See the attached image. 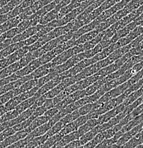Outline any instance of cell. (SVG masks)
I'll return each instance as SVG.
<instances>
[{"mask_svg": "<svg viewBox=\"0 0 143 148\" xmlns=\"http://www.w3.org/2000/svg\"><path fill=\"white\" fill-rule=\"evenodd\" d=\"M138 147H143V143H142V144H141L140 145H139V146H138Z\"/></svg>", "mask_w": 143, "mask_h": 148, "instance_id": "cell-54", "label": "cell"}, {"mask_svg": "<svg viewBox=\"0 0 143 148\" xmlns=\"http://www.w3.org/2000/svg\"><path fill=\"white\" fill-rule=\"evenodd\" d=\"M89 119L90 115L89 113L87 114V115H81L79 118H77L76 120H73L71 123L66 125L59 132L62 135V136H64V135H67V134L70 133V132H73V131L75 130H77L81 125L84 124L87 120Z\"/></svg>", "mask_w": 143, "mask_h": 148, "instance_id": "cell-4", "label": "cell"}, {"mask_svg": "<svg viewBox=\"0 0 143 148\" xmlns=\"http://www.w3.org/2000/svg\"><path fill=\"white\" fill-rule=\"evenodd\" d=\"M37 83H38V79H35V78L26 81V82L23 83L21 86L18 87L20 93H22V92H24L28 91V90H30V89L36 87V86H37Z\"/></svg>", "mask_w": 143, "mask_h": 148, "instance_id": "cell-35", "label": "cell"}, {"mask_svg": "<svg viewBox=\"0 0 143 148\" xmlns=\"http://www.w3.org/2000/svg\"><path fill=\"white\" fill-rule=\"evenodd\" d=\"M137 26H138V24H136V22H135V21H132V22H130V24H127V25H126L125 27H124L123 28H122V29L117 31L116 34H115L111 37V38H110L111 43L116 42V41H118L120 38L127 36V35L132 30H133Z\"/></svg>", "mask_w": 143, "mask_h": 148, "instance_id": "cell-13", "label": "cell"}, {"mask_svg": "<svg viewBox=\"0 0 143 148\" xmlns=\"http://www.w3.org/2000/svg\"><path fill=\"white\" fill-rule=\"evenodd\" d=\"M79 90V86H78V83L77 82L74 83V84L71 85V86L67 87L64 90H63L62 91L60 92L58 95H56V96L54 97L53 98V101L54 104H55V106H56L58 103L62 101L64 98H65L66 97L68 96L69 95H70V94L72 93V92H74L75 91H76V90Z\"/></svg>", "mask_w": 143, "mask_h": 148, "instance_id": "cell-14", "label": "cell"}, {"mask_svg": "<svg viewBox=\"0 0 143 148\" xmlns=\"http://www.w3.org/2000/svg\"><path fill=\"white\" fill-rule=\"evenodd\" d=\"M21 102H22V100L21 99L20 95H16V96L14 97V98H11V99L9 100L8 102H7L4 106L7 111L12 110H14V109H15V108H16L19 103H21Z\"/></svg>", "mask_w": 143, "mask_h": 148, "instance_id": "cell-36", "label": "cell"}, {"mask_svg": "<svg viewBox=\"0 0 143 148\" xmlns=\"http://www.w3.org/2000/svg\"><path fill=\"white\" fill-rule=\"evenodd\" d=\"M24 9L23 8V7H21L20 4L18 6H17V7H15V8L14 9H12L11 12H9V13H7L9 19V18L15 17V16H17L19 14H21L22 13V12H23V10H24Z\"/></svg>", "mask_w": 143, "mask_h": 148, "instance_id": "cell-45", "label": "cell"}, {"mask_svg": "<svg viewBox=\"0 0 143 148\" xmlns=\"http://www.w3.org/2000/svg\"><path fill=\"white\" fill-rule=\"evenodd\" d=\"M142 93H143V88L140 87L138 90L132 92L131 93L129 94V95L125 98V100H124L122 103L126 107V106H129V105L131 104L132 103H133L135 100L138 99V98H139Z\"/></svg>", "mask_w": 143, "mask_h": 148, "instance_id": "cell-29", "label": "cell"}, {"mask_svg": "<svg viewBox=\"0 0 143 148\" xmlns=\"http://www.w3.org/2000/svg\"><path fill=\"white\" fill-rule=\"evenodd\" d=\"M20 33H21V32H20L19 29H18L17 27L13 28V29H9V31H7V32H5L6 36H7V38H14L15 36H16V35L18 34H20Z\"/></svg>", "mask_w": 143, "mask_h": 148, "instance_id": "cell-46", "label": "cell"}, {"mask_svg": "<svg viewBox=\"0 0 143 148\" xmlns=\"http://www.w3.org/2000/svg\"><path fill=\"white\" fill-rule=\"evenodd\" d=\"M62 135H61L60 132H58V133L55 134L53 136L50 137L45 142L43 145L41 146V147L43 148H46V147H53L54 145H55L56 143H58L61 139L62 138Z\"/></svg>", "mask_w": 143, "mask_h": 148, "instance_id": "cell-34", "label": "cell"}, {"mask_svg": "<svg viewBox=\"0 0 143 148\" xmlns=\"http://www.w3.org/2000/svg\"><path fill=\"white\" fill-rule=\"evenodd\" d=\"M19 94H21L19 92V90H18V88H16L9 90L8 92L1 95H0V106L4 105L7 102H8L11 98H14V97L16 96V95H19Z\"/></svg>", "mask_w": 143, "mask_h": 148, "instance_id": "cell-32", "label": "cell"}, {"mask_svg": "<svg viewBox=\"0 0 143 148\" xmlns=\"http://www.w3.org/2000/svg\"><path fill=\"white\" fill-rule=\"evenodd\" d=\"M47 110V108L45 107V106L43 105V106H39V107L36 108L35 109V110L33 111V114L31 115V117L35 119V118H37V117H39V116H41V115H44V113H45Z\"/></svg>", "mask_w": 143, "mask_h": 148, "instance_id": "cell-44", "label": "cell"}, {"mask_svg": "<svg viewBox=\"0 0 143 148\" xmlns=\"http://www.w3.org/2000/svg\"><path fill=\"white\" fill-rule=\"evenodd\" d=\"M56 75H58V74L55 73L53 70H52V69H50V72H49L47 75L38 78V83H37V86H38V88L41 87V86H43L44 84H45L46 83L48 82L49 81H50V80H52L53 78H55Z\"/></svg>", "mask_w": 143, "mask_h": 148, "instance_id": "cell-38", "label": "cell"}, {"mask_svg": "<svg viewBox=\"0 0 143 148\" xmlns=\"http://www.w3.org/2000/svg\"><path fill=\"white\" fill-rule=\"evenodd\" d=\"M100 23L98 22L97 20L95 18L94 20H93L92 21H91L89 24H85L83 27L79 28V29L75 32L73 33V36H72V39H77V38H79V36H81V35L87 33V32H91V31L94 30L96 28V27Z\"/></svg>", "mask_w": 143, "mask_h": 148, "instance_id": "cell-15", "label": "cell"}, {"mask_svg": "<svg viewBox=\"0 0 143 148\" xmlns=\"http://www.w3.org/2000/svg\"><path fill=\"white\" fill-rule=\"evenodd\" d=\"M41 65H42V64H41L39 58H36V59H33V61H30L29 64H28L24 68H22L21 69L18 70V71H16L15 73L18 75V78H21V77L24 76V75H27L28 74H30L32 72L34 71L37 68L41 66Z\"/></svg>", "mask_w": 143, "mask_h": 148, "instance_id": "cell-12", "label": "cell"}, {"mask_svg": "<svg viewBox=\"0 0 143 148\" xmlns=\"http://www.w3.org/2000/svg\"><path fill=\"white\" fill-rule=\"evenodd\" d=\"M100 32H98L97 29H94V30L91 31V32H87V33L81 35L79 38L76 39V45L78 44H83L84 43L87 42V41H90L92 38L96 37L99 34Z\"/></svg>", "mask_w": 143, "mask_h": 148, "instance_id": "cell-27", "label": "cell"}, {"mask_svg": "<svg viewBox=\"0 0 143 148\" xmlns=\"http://www.w3.org/2000/svg\"><path fill=\"white\" fill-rule=\"evenodd\" d=\"M120 1H121V0H106V1H104V2H103L99 7H97V9L101 13V12H104L106 9H109L110 7H111L112 6L115 5L116 3L119 2Z\"/></svg>", "mask_w": 143, "mask_h": 148, "instance_id": "cell-41", "label": "cell"}, {"mask_svg": "<svg viewBox=\"0 0 143 148\" xmlns=\"http://www.w3.org/2000/svg\"><path fill=\"white\" fill-rule=\"evenodd\" d=\"M37 98H38V97H36V95L31 97V98H28V99L22 101L21 103H19V104L15 108V109L21 114L22 112H24V111L27 110L28 108L31 107V106L34 104V103L36 102Z\"/></svg>", "mask_w": 143, "mask_h": 148, "instance_id": "cell-26", "label": "cell"}, {"mask_svg": "<svg viewBox=\"0 0 143 148\" xmlns=\"http://www.w3.org/2000/svg\"><path fill=\"white\" fill-rule=\"evenodd\" d=\"M77 81L78 80L76 75L64 78V79H62L60 82L55 86V87H54L53 88L51 89L50 90H49L48 92H45L43 95H45V98H47V99H48V98H53L54 97L58 95L61 91L64 90L66 88L71 86V85L74 84V83H75L76 82H77Z\"/></svg>", "mask_w": 143, "mask_h": 148, "instance_id": "cell-2", "label": "cell"}, {"mask_svg": "<svg viewBox=\"0 0 143 148\" xmlns=\"http://www.w3.org/2000/svg\"><path fill=\"white\" fill-rule=\"evenodd\" d=\"M120 68H121V66L115 61V62L112 63L111 64L108 65V66L100 69L96 74H97L98 75H101V76H106L109 74L115 72L118 69H119Z\"/></svg>", "mask_w": 143, "mask_h": 148, "instance_id": "cell-28", "label": "cell"}, {"mask_svg": "<svg viewBox=\"0 0 143 148\" xmlns=\"http://www.w3.org/2000/svg\"><path fill=\"white\" fill-rule=\"evenodd\" d=\"M15 132H16V131L14 130L13 127H9L4 130L2 132H0V143H1L4 140H5L7 137L14 134Z\"/></svg>", "mask_w": 143, "mask_h": 148, "instance_id": "cell-43", "label": "cell"}, {"mask_svg": "<svg viewBox=\"0 0 143 148\" xmlns=\"http://www.w3.org/2000/svg\"><path fill=\"white\" fill-rule=\"evenodd\" d=\"M79 116H81V115L80 113H79V110L77 109V110H74L73 112H70V113L67 114L65 116L63 117L62 119H60V120L63 124L64 125V126H65L66 125L68 124V123H71V122L73 121V120H76L77 118H79Z\"/></svg>", "mask_w": 143, "mask_h": 148, "instance_id": "cell-37", "label": "cell"}, {"mask_svg": "<svg viewBox=\"0 0 143 148\" xmlns=\"http://www.w3.org/2000/svg\"><path fill=\"white\" fill-rule=\"evenodd\" d=\"M79 12L77 8L73 9L70 12L67 13L64 16H62V17L58 18L55 19V22H56L57 27H60V26H64L65 24H68L70 21H73L75 18H77V16L79 14Z\"/></svg>", "mask_w": 143, "mask_h": 148, "instance_id": "cell-16", "label": "cell"}, {"mask_svg": "<svg viewBox=\"0 0 143 148\" xmlns=\"http://www.w3.org/2000/svg\"><path fill=\"white\" fill-rule=\"evenodd\" d=\"M84 96H86L85 89L76 90V91H75L70 94V95H69L68 96L66 97L65 98H64L62 101L58 103L55 106H56L59 110H60V109L63 108H64L65 106L71 104V103H74V102L78 101V100L80 99V98H83V97Z\"/></svg>", "mask_w": 143, "mask_h": 148, "instance_id": "cell-6", "label": "cell"}, {"mask_svg": "<svg viewBox=\"0 0 143 148\" xmlns=\"http://www.w3.org/2000/svg\"><path fill=\"white\" fill-rule=\"evenodd\" d=\"M84 58V54H83V52L77 53L76 55H74L73 56H72L71 58H69L68 60L65 61L63 64L58 65V66H54V67L51 68L52 70H53L58 75L63 73L65 71L68 70V69H71L72 67H73L74 66H75L77 64L81 61V60H83Z\"/></svg>", "mask_w": 143, "mask_h": 148, "instance_id": "cell-3", "label": "cell"}, {"mask_svg": "<svg viewBox=\"0 0 143 148\" xmlns=\"http://www.w3.org/2000/svg\"><path fill=\"white\" fill-rule=\"evenodd\" d=\"M64 147H69V148L82 147V144H81L79 139H78V140H73V141H72L71 143L67 144Z\"/></svg>", "mask_w": 143, "mask_h": 148, "instance_id": "cell-49", "label": "cell"}, {"mask_svg": "<svg viewBox=\"0 0 143 148\" xmlns=\"http://www.w3.org/2000/svg\"><path fill=\"white\" fill-rule=\"evenodd\" d=\"M50 137H51L50 134L48 132H46L44 135H41L38 137H35L32 138L29 141L26 146V148H33V147H41V146L45 143V142Z\"/></svg>", "mask_w": 143, "mask_h": 148, "instance_id": "cell-17", "label": "cell"}, {"mask_svg": "<svg viewBox=\"0 0 143 148\" xmlns=\"http://www.w3.org/2000/svg\"><path fill=\"white\" fill-rule=\"evenodd\" d=\"M101 77V75H98L97 74L95 73L94 74V75L87 77V78H84V79L77 81V83H78L79 90H83V89L87 88L88 86H89L90 85L92 84V83H94L95 81H96L98 79H99Z\"/></svg>", "mask_w": 143, "mask_h": 148, "instance_id": "cell-24", "label": "cell"}, {"mask_svg": "<svg viewBox=\"0 0 143 148\" xmlns=\"http://www.w3.org/2000/svg\"><path fill=\"white\" fill-rule=\"evenodd\" d=\"M60 110L58 108L56 107V106H55V107L52 108H50L48 109L46 112L44 113V115H45V116L48 117L49 118H52L54 115H55V114H57L58 112V111Z\"/></svg>", "mask_w": 143, "mask_h": 148, "instance_id": "cell-48", "label": "cell"}, {"mask_svg": "<svg viewBox=\"0 0 143 148\" xmlns=\"http://www.w3.org/2000/svg\"><path fill=\"white\" fill-rule=\"evenodd\" d=\"M59 11L58 9L54 8L53 10H51L50 12H47V14L43 16L40 21L39 24H43V25H45V24H47V23L50 22V21H53V20L56 19L58 17V13H59Z\"/></svg>", "mask_w": 143, "mask_h": 148, "instance_id": "cell-31", "label": "cell"}, {"mask_svg": "<svg viewBox=\"0 0 143 148\" xmlns=\"http://www.w3.org/2000/svg\"><path fill=\"white\" fill-rule=\"evenodd\" d=\"M62 80V77L60 76V75H58L55 77V78H53L52 80L49 81L48 82L46 83L45 84H44L43 86H42L41 87H40L38 88V90H37L36 93L35 94L36 97L39 98L40 96L43 95V94H45V92H48L49 90H50L51 89H53L54 87L57 86L61 81Z\"/></svg>", "mask_w": 143, "mask_h": 148, "instance_id": "cell-11", "label": "cell"}, {"mask_svg": "<svg viewBox=\"0 0 143 148\" xmlns=\"http://www.w3.org/2000/svg\"><path fill=\"white\" fill-rule=\"evenodd\" d=\"M125 108V106H124L123 103H121V104L118 105V106L115 107L114 108L111 109V110H108V112H105V113L102 114V115H101L100 116H98V118H97L98 124L101 125L104 123H106V122L110 120L111 118L116 116V115H118V114H119L120 112H123Z\"/></svg>", "mask_w": 143, "mask_h": 148, "instance_id": "cell-8", "label": "cell"}, {"mask_svg": "<svg viewBox=\"0 0 143 148\" xmlns=\"http://www.w3.org/2000/svg\"><path fill=\"white\" fill-rule=\"evenodd\" d=\"M81 135H83V134L81 133V131L79 129H77V130L73 131V132L63 136L62 138L58 143H56L53 147H64L67 144L71 143L73 140H78V139L80 138Z\"/></svg>", "mask_w": 143, "mask_h": 148, "instance_id": "cell-10", "label": "cell"}, {"mask_svg": "<svg viewBox=\"0 0 143 148\" xmlns=\"http://www.w3.org/2000/svg\"><path fill=\"white\" fill-rule=\"evenodd\" d=\"M105 139L104 134L102 132H98V134H96L95 135V137L92 140H91L89 142L85 144L84 145H83L82 147H86V148H93V147H96V146L98 145L99 143H101L103 140Z\"/></svg>", "mask_w": 143, "mask_h": 148, "instance_id": "cell-33", "label": "cell"}, {"mask_svg": "<svg viewBox=\"0 0 143 148\" xmlns=\"http://www.w3.org/2000/svg\"><path fill=\"white\" fill-rule=\"evenodd\" d=\"M143 33V27L142 26H137L133 30H132L127 36L123 37V38H120L118 41L115 42L117 48H121L122 46H124L125 45L130 44L132 41L136 38L137 37L139 36Z\"/></svg>", "mask_w": 143, "mask_h": 148, "instance_id": "cell-5", "label": "cell"}, {"mask_svg": "<svg viewBox=\"0 0 143 148\" xmlns=\"http://www.w3.org/2000/svg\"><path fill=\"white\" fill-rule=\"evenodd\" d=\"M106 82H108V81L106 76H101L99 79H98L97 81H95L94 83H92V84L90 85L89 86H88L87 88H85L86 96L94 93L95 92L97 91L98 89L101 88V86Z\"/></svg>", "mask_w": 143, "mask_h": 148, "instance_id": "cell-21", "label": "cell"}, {"mask_svg": "<svg viewBox=\"0 0 143 148\" xmlns=\"http://www.w3.org/2000/svg\"><path fill=\"white\" fill-rule=\"evenodd\" d=\"M12 44H13V43H12V38H7V39H6L4 42L0 43V51L2 50L3 49H4V48L7 47V46H8Z\"/></svg>", "mask_w": 143, "mask_h": 148, "instance_id": "cell-51", "label": "cell"}, {"mask_svg": "<svg viewBox=\"0 0 143 148\" xmlns=\"http://www.w3.org/2000/svg\"><path fill=\"white\" fill-rule=\"evenodd\" d=\"M49 120H50V118L44 115H41V116H39V117H37V118L33 120V121H32V123H30V125H29L28 127L27 128H26L25 130L28 132V133H30L32 130L36 129V127H39V126L41 125L47 123Z\"/></svg>", "mask_w": 143, "mask_h": 148, "instance_id": "cell-25", "label": "cell"}, {"mask_svg": "<svg viewBox=\"0 0 143 148\" xmlns=\"http://www.w3.org/2000/svg\"><path fill=\"white\" fill-rule=\"evenodd\" d=\"M31 140V138L27 135L26 137H25L24 138L21 139L20 140L16 142V143H14L12 145L9 146V147H14V148H22V147H26V145L29 143V141Z\"/></svg>", "mask_w": 143, "mask_h": 148, "instance_id": "cell-42", "label": "cell"}, {"mask_svg": "<svg viewBox=\"0 0 143 148\" xmlns=\"http://www.w3.org/2000/svg\"><path fill=\"white\" fill-rule=\"evenodd\" d=\"M123 134V132L121 130H119L118 132H117L116 135H115L113 137H112V138H108V139H104V140H103L101 143H99V144L96 146V147L102 148V147H111L113 145L116 144V142L118 141V139L122 136Z\"/></svg>", "mask_w": 143, "mask_h": 148, "instance_id": "cell-23", "label": "cell"}, {"mask_svg": "<svg viewBox=\"0 0 143 148\" xmlns=\"http://www.w3.org/2000/svg\"><path fill=\"white\" fill-rule=\"evenodd\" d=\"M140 55L141 56H142V57H143V49H142V50L141 51H140Z\"/></svg>", "mask_w": 143, "mask_h": 148, "instance_id": "cell-53", "label": "cell"}, {"mask_svg": "<svg viewBox=\"0 0 143 148\" xmlns=\"http://www.w3.org/2000/svg\"><path fill=\"white\" fill-rule=\"evenodd\" d=\"M21 21L22 20H21L19 16L9 18L7 21H5V22L0 25V35L9 31V29L16 27Z\"/></svg>", "mask_w": 143, "mask_h": 148, "instance_id": "cell-18", "label": "cell"}, {"mask_svg": "<svg viewBox=\"0 0 143 148\" xmlns=\"http://www.w3.org/2000/svg\"><path fill=\"white\" fill-rule=\"evenodd\" d=\"M40 37L37 35V34H36L33 35V36H30L29 38H26V40H24V44H25V46H30L31 45V44H34L36 41H38V39H39Z\"/></svg>", "mask_w": 143, "mask_h": 148, "instance_id": "cell-47", "label": "cell"}, {"mask_svg": "<svg viewBox=\"0 0 143 148\" xmlns=\"http://www.w3.org/2000/svg\"><path fill=\"white\" fill-rule=\"evenodd\" d=\"M116 49H117L116 45L115 43H112L110 46H107V47L104 48L101 51L98 52L97 54H96L94 57L95 61L97 62L98 61L104 59V58H106L108 56H109L113 51H114Z\"/></svg>", "mask_w": 143, "mask_h": 148, "instance_id": "cell-22", "label": "cell"}, {"mask_svg": "<svg viewBox=\"0 0 143 148\" xmlns=\"http://www.w3.org/2000/svg\"><path fill=\"white\" fill-rule=\"evenodd\" d=\"M18 115H20V113L16 110V109L7 111V112H5L2 116L0 117V123H4V122L14 119V118H16Z\"/></svg>", "mask_w": 143, "mask_h": 148, "instance_id": "cell-39", "label": "cell"}, {"mask_svg": "<svg viewBox=\"0 0 143 148\" xmlns=\"http://www.w3.org/2000/svg\"><path fill=\"white\" fill-rule=\"evenodd\" d=\"M43 106H45L47 108V110L50 108H52L55 107V104H54L53 98H48L45 101V103H43Z\"/></svg>", "mask_w": 143, "mask_h": 148, "instance_id": "cell-50", "label": "cell"}, {"mask_svg": "<svg viewBox=\"0 0 143 148\" xmlns=\"http://www.w3.org/2000/svg\"><path fill=\"white\" fill-rule=\"evenodd\" d=\"M10 0H0V9L5 6Z\"/></svg>", "mask_w": 143, "mask_h": 148, "instance_id": "cell-52", "label": "cell"}, {"mask_svg": "<svg viewBox=\"0 0 143 148\" xmlns=\"http://www.w3.org/2000/svg\"><path fill=\"white\" fill-rule=\"evenodd\" d=\"M84 51V49H83V44H78V45L74 46L73 47L70 48V49H67V50L64 51L60 54L57 56L55 58H54L50 63L52 64V68L54 66H58L63 64L67 60L71 58L74 55H76L77 53H81V52Z\"/></svg>", "mask_w": 143, "mask_h": 148, "instance_id": "cell-1", "label": "cell"}, {"mask_svg": "<svg viewBox=\"0 0 143 148\" xmlns=\"http://www.w3.org/2000/svg\"><path fill=\"white\" fill-rule=\"evenodd\" d=\"M43 27V24H38L36 26L28 27V29H26V30H24V32H21V33L18 34L16 36H15L14 38H12V43H16L18 42V41H24V40L29 38L30 36H33V35L38 33V32L42 29Z\"/></svg>", "mask_w": 143, "mask_h": 148, "instance_id": "cell-7", "label": "cell"}, {"mask_svg": "<svg viewBox=\"0 0 143 148\" xmlns=\"http://www.w3.org/2000/svg\"><path fill=\"white\" fill-rule=\"evenodd\" d=\"M28 135V132L26 130L17 131L14 134L7 137L5 140H4L1 143H0V147H8L10 145H12V144L21 140V139L26 137Z\"/></svg>", "mask_w": 143, "mask_h": 148, "instance_id": "cell-9", "label": "cell"}, {"mask_svg": "<svg viewBox=\"0 0 143 148\" xmlns=\"http://www.w3.org/2000/svg\"><path fill=\"white\" fill-rule=\"evenodd\" d=\"M33 119H34V118H32L31 116L29 117L28 119L24 120V121L21 122V123L14 125L13 128L14 129V130L16 131V132H17V131H20V130H25L26 128H27L29 125H30V123H32V121H33Z\"/></svg>", "mask_w": 143, "mask_h": 148, "instance_id": "cell-40", "label": "cell"}, {"mask_svg": "<svg viewBox=\"0 0 143 148\" xmlns=\"http://www.w3.org/2000/svg\"><path fill=\"white\" fill-rule=\"evenodd\" d=\"M52 68V64L50 62L46 63L45 64H43L40 66L39 67L37 68L34 71L32 72L30 75H32L33 78L35 79H38L44 75H47L50 72V69Z\"/></svg>", "mask_w": 143, "mask_h": 148, "instance_id": "cell-19", "label": "cell"}, {"mask_svg": "<svg viewBox=\"0 0 143 148\" xmlns=\"http://www.w3.org/2000/svg\"><path fill=\"white\" fill-rule=\"evenodd\" d=\"M104 32L103 31V32H100V33L98 34L96 37L92 38L91 40H90V41L83 44V49H84V51L89 50V49H92V48L94 47L95 46L97 45L98 43L103 39V38H104Z\"/></svg>", "mask_w": 143, "mask_h": 148, "instance_id": "cell-30", "label": "cell"}, {"mask_svg": "<svg viewBox=\"0 0 143 148\" xmlns=\"http://www.w3.org/2000/svg\"><path fill=\"white\" fill-rule=\"evenodd\" d=\"M53 125L50 122V120L47 122V123H44V124L41 125H40L39 127H36V129H34L33 130H32L30 133H28V136L30 137V138H33L35 137H38L41 136V135H44L50 127L53 126Z\"/></svg>", "mask_w": 143, "mask_h": 148, "instance_id": "cell-20", "label": "cell"}]
</instances>
